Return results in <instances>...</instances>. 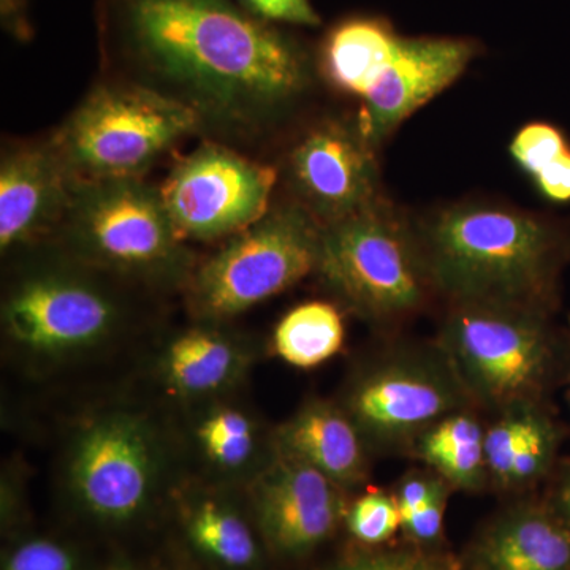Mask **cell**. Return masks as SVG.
Returning a JSON list of instances; mask_svg holds the SVG:
<instances>
[{
  "label": "cell",
  "mask_w": 570,
  "mask_h": 570,
  "mask_svg": "<svg viewBox=\"0 0 570 570\" xmlns=\"http://www.w3.org/2000/svg\"><path fill=\"white\" fill-rule=\"evenodd\" d=\"M195 135L200 137V126L181 105L111 77L94 86L48 137L77 181H105L145 178Z\"/></svg>",
  "instance_id": "cell-7"
},
{
  "label": "cell",
  "mask_w": 570,
  "mask_h": 570,
  "mask_svg": "<svg viewBox=\"0 0 570 570\" xmlns=\"http://www.w3.org/2000/svg\"><path fill=\"white\" fill-rule=\"evenodd\" d=\"M249 493L262 539L284 558L306 557L332 538L352 498L316 468L277 450Z\"/></svg>",
  "instance_id": "cell-14"
},
{
  "label": "cell",
  "mask_w": 570,
  "mask_h": 570,
  "mask_svg": "<svg viewBox=\"0 0 570 570\" xmlns=\"http://www.w3.org/2000/svg\"><path fill=\"white\" fill-rule=\"evenodd\" d=\"M110 570H129V569H124V568H115V569H110Z\"/></svg>",
  "instance_id": "cell-33"
},
{
  "label": "cell",
  "mask_w": 570,
  "mask_h": 570,
  "mask_svg": "<svg viewBox=\"0 0 570 570\" xmlns=\"http://www.w3.org/2000/svg\"><path fill=\"white\" fill-rule=\"evenodd\" d=\"M344 527L358 547L389 546L401 531L400 509L392 491L366 487L348 501Z\"/></svg>",
  "instance_id": "cell-25"
},
{
  "label": "cell",
  "mask_w": 570,
  "mask_h": 570,
  "mask_svg": "<svg viewBox=\"0 0 570 570\" xmlns=\"http://www.w3.org/2000/svg\"><path fill=\"white\" fill-rule=\"evenodd\" d=\"M510 154L546 200L570 204V141L560 127L527 124L510 142Z\"/></svg>",
  "instance_id": "cell-24"
},
{
  "label": "cell",
  "mask_w": 570,
  "mask_h": 570,
  "mask_svg": "<svg viewBox=\"0 0 570 570\" xmlns=\"http://www.w3.org/2000/svg\"><path fill=\"white\" fill-rule=\"evenodd\" d=\"M119 73L193 112L200 138L243 149L305 102L317 67L234 0H118Z\"/></svg>",
  "instance_id": "cell-1"
},
{
  "label": "cell",
  "mask_w": 570,
  "mask_h": 570,
  "mask_svg": "<svg viewBox=\"0 0 570 570\" xmlns=\"http://www.w3.org/2000/svg\"><path fill=\"white\" fill-rule=\"evenodd\" d=\"M540 497L551 509V512L570 528V455L561 456L546 485L540 490Z\"/></svg>",
  "instance_id": "cell-31"
},
{
  "label": "cell",
  "mask_w": 570,
  "mask_h": 570,
  "mask_svg": "<svg viewBox=\"0 0 570 570\" xmlns=\"http://www.w3.org/2000/svg\"><path fill=\"white\" fill-rule=\"evenodd\" d=\"M322 225L291 198L220 243L183 288L197 321L227 322L316 275Z\"/></svg>",
  "instance_id": "cell-9"
},
{
  "label": "cell",
  "mask_w": 570,
  "mask_h": 570,
  "mask_svg": "<svg viewBox=\"0 0 570 570\" xmlns=\"http://www.w3.org/2000/svg\"><path fill=\"white\" fill-rule=\"evenodd\" d=\"M316 276L336 305L396 335L442 305L417 220L387 197L337 223L322 225Z\"/></svg>",
  "instance_id": "cell-4"
},
{
  "label": "cell",
  "mask_w": 570,
  "mask_h": 570,
  "mask_svg": "<svg viewBox=\"0 0 570 570\" xmlns=\"http://www.w3.org/2000/svg\"><path fill=\"white\" fill-rule=\"evenodd\" d=\"M341 309L336 303L314 299L288 311L273 333L277 358L298 370H314L340 354L346 341Z\"/></svg>",
  "instance_id": "cell-23"
},
{
  "label": "cell",
  "mask_w": 570,
  "mask_h": 570,
  "mask_svg": "<svg viewBox=\"0 0 570 570\" xmlns=\"http://www.w3.org/2000/svg\"><path fill=\"white\" fill-rule=\"evenodd\" d=\"M442 306L480 303L558 316L570 220L491 202H460L417 219Z\"/></svg>",
  "instance_id": "cell-2"
},
{
  "label": "cell",
  "mask_w": 570,
  "mask_h": 570,
  "mask_svg": "<svg viewBox=\"0 0 570 570\" xmlns=\"http://www.w3.org/2000/svg\"><path fill=\"white\" fill-rule=\"evenodd\" d=\"M460 561L463 570H570V528L540 493L505 499Z\"/></svg>",
  "instance_id": "cell-17"
},
{
  "label": "cell",
  "mask_w": 570,
  "mask_h": 570,
  "mask_svg": "<svg viewBox=\"0 0 570 570\" xmlns=\"http://www.w3.org/2000/svg\"><path fill=\"white\" fill-rule=\"evenodd\" d=\"M238 3L255 18L269 24L287 22L307 28L321 24V17L309 0H238Z\"/></svg>",
  "instance_id": "cell-30"
},
{
  "label": "cell",
  "mask_w": 570,
  "mask_h": 570,
  "mask_svg": "<svg viewBox=\"0 0 570 570\" xmlns=\"http://www.w3.org/2000/svg\"><path fill=\"white\" fill-rule=\"evenodd\" d=\"M434 340L487 417L554 403L570 384V326L557 316L502 305L442 306Z\"/></svg>",
  "instance_id": "cell-3"
},
{
  "label": "cell",
  "mask_w": 570,
  "mask_h": 570,
  "mask_svg": "<svg viewBox=\"0 0 570 570\" xmlns=\"http://www.w3.org/2000/svg\"><path fill=\"white\" fill-rule=\"evenodd\" d=\"M376 151L355 118L318 119L277 165L279 181L321 225L337 223L385 197Z\"/></svg>",
  "instance_id": "cell-12"
},
{
  "label": "cell",
  "mask_w": 570,
  "mask_h": 570,
  "mask_svg": "<svg viewBox=\"0 0 570 570\" xmlns=\"http://www.w3.org/2000/svg\"><path fill=\"white\" fill-rule=\"evenodd\" d=\"M475 56L478 43L472 40L400 36L356 96L360 129L379 148L401 124L459 80Z\"/></svg>",
  "instance_id": "cell-13"
},
{
  "label": "cell",
  "mask_w": 570,
  "mask_h": 570,
  "mask_svg": "<svg viewBox=\"0 0 570 570\" xmlns=\"http://www.w3.org/2000/svg\"><path fill=\"white\" fill-rule=\"evenodd\" d=\"M390 491L400 509L401 520H404L425 508L428 502L444 491L455 490L433 469L420 464L419 468H411L404 472Z\"/></svg>",
  "instance_id": "cell-27"
},
{
  "label": "cell",
  "mask_w": 570,
  "mask_h": 570,
  "mask_svg": "<svg viewBox=\"0 0 570 570\" xmlns=\"http://www.w3.org/2000/svg\"><path fill=\"white\" fill-rule=\"evenodd\" d=\"M275 431L236 404L219 403L198 415L193 441L206 466L224 479L253 482L276 455Z\"/></svg>",
  "instance_id": "cell-20"
},
{
  "label": "cell",
  "mask_w": 570,
  "mask_h": 570,
  "mask_svg": "<svg viewBox=\"0 0 570 570\" xmlns=\"http://www.w3.org/2000/svg\"><path fill=\"white\" fill-rule=\"evenodd\" d=\"M568 325L570 326V314L568 316ZM564 397H566V403H568V407H569V414H570V384H569V387L564 390Z\"/></svg>",
  "instance_id": "cell-32"
},
{
  "label": "cell",
  "mask_w": 570,
  "mask_h": 570,
  "mask_svg": "<svg viewBox=\"0 0 570 570\" xmlns=\"http://www.w3.org/2000/svg\"><path fill=\"white\" fill-rule=\"evenodd\" d=\"M322 570H463V566L449 549H423L403 539L395 546L360 547Z\"/></svg>",
  "instance_id": "cell-26"
},
{
  "label": "cell",
  "mask_w": 570,
  "mask_h": 570,
  "mask_svg": "<svg viewBox=\"0 0 570 570\" xmlns=\"http://www.w3.org/2000/svg\"><path fill=\"white\" fill-rule=\"evenodd\" d=\"M51 245L115 279L154 287H186L197 265L159 186L145 178L78 181Z\"/></svg>",
  "instance_id": "cell-5"
},
{
  "label": "cell",
  "mask_w": 570,
  "mask_h": 570,
  "mask_svg": "<svg viewBox=\"0 0 570 570\" xmlns=\"http://www.w3.org/2000/svg\"><path fill=\"white\" fill-rule=\"evenodd\" d=\"M77 179L50 137L9 141L0 156V253L20 255L52 242Z\"/></svg>",
  "instance_id": "cell-15"
},
{
  "label": "cell",
  "mask_w": 570,
  "mask_h": 570,
  "mask_svg": "<svg viewBox=\"0 0 570 570\" xmlns=\"http://www.w3.org/2000/svg\"><path fill=\"white\" fill-rule=\"evenodd\" d=\"M183 508L184 530L198 553L227 569L257 564L261 551L253 528L223 494L194 491Z\"/></svg>",
  "instance_id": "cell-22"
},
{
  "label": "cell",
  "mask_w": 570,
  "mask_h": 570,
  "mask_svg": "<svg viewBox=\"0 0 570 570\" xmlns=\"http://www.w3.org/2000/svg\"><path fill=\"white\" fill-rule=\"evenodd\" d=\"M163 471L159 441L148 420L108 411L85 423L71 442L67 482L94 519L126 523L151 504Z\"/></svg>",
  "instance_id": "cell-11"
},
{
  "label": "cell",
  "mask_w": 570,
  "mask_h": 570,
  "mask_svg": "<svg viewBox=\"0 0 570 570\" xmlns=\"http://www.w3.org/2000/svg\"><path fill=\"white\" fill-rule=\"evenodd\" d=\"M487 425L489 417L478 407L461 409L423 433L409 459L433 469L455 493H489Z\"/></svg>",
  "instance_id": "cell-21"
},
{
  "label": "cell",
  "mask_w": 570,
  "mask_h": 570,
  "mask_svg": "<svg viewBox=\"0 0 570 570\" xmlns=\"http://www.w3.org/2000/svg\"><path fill=\"white\" fill-rule=\"evenodd\" d=\"M277 452L305 461L354 497L373 472V453L337 401L311 397L275 430Z\"/></svg>",
  "instance_id": "cell-18"
},
{
  "label": "cell",
  "mask_w": 570,
  "mask_h": 570,
  "mask_svg": "<svg viewBox=\"0 0 570 570\" xmlns=\"http://www.w3.org/2000/svg\"><path fill=\"white\" fill-rule=\"evenodd\" d=\"M384 336L356 363L336 401L374 459H409L431 426L478 406L434 337Z\"/></svg>",
  "instance_id": "cell-6"
},
{
  "label": "cell",
  "mask_w": 570,
  "mask_h": 570,
  "mask_svg": "<svg viewBox=\"0 0 570 570\" xmlns=\"http://www.w3.org/2000/svg\"><path fill=\"white\" fill-rule=\"evenodd\" d=\"M3 570H77L70 551L47 539L21 543L7 560Z\"/></svg>",
  "instance_id": "cell-29"
},
{
  "label": "cell",
  "mask_w": 570,
  "mask_h": 570,
  "mask_svg": "<svg viewBox=\"0 0 570 570\" xmlns=\"http://www.w3.org/2000/svg\"><path fill=\"white\" fill-rule=\"evenodd\" d=\"M455 491H444L414 515L401 520V534L406 542L423 549H448L445 546V512Z\"/></svg>",
  "instance_id": "cell-28"
},
{
  "label": "cell",
  "mask_w": 570,
  "mask_h": 570,
  "mask_svg": "<svg viewBox=\"0 0 570 570\" xmlns=\"http://www.w3.org/2000/svg\"><path fill=\"white\" fill-rule=\"evenodd\" d=\"M277 184V165L204 138L175 157L159 189L184 242L223 243L268 213Z\"/></svg>",
  "instance_id": "cell-10"
},
{
  "label": "cell",
  "mask_w": 570,
  "mask_h": 570,
  "mask_svg": "<svg viewBox=\"0 0 570 570\" xmlns=\"http://www.w3.org/2000/svg\"><path fill=\"white\" fill-rule=\"evenodd\" d=\"M29 262L7 285L2 330L10 346L41 360L86 354L108 343L127 321L111 279L58 246Z\"/></svg>",
  "instance_id": "cell-8"
},
{
  "label": "cell",
  "mask_w": 570,
  "mask_h": 570,
  "mask_svg": "<svg viewBox=\"0 0 570 570\" xmlns=\"http://www.w3.org/2000/svg\"><path fill=\"white\" fill-rule=\"evenodd\" d=\"M250 354L223 322L198 321L165 344L159 358L160 381L184 400L219 395L246 373Z\"/></svg>",
  "instance_id": "cell-19"
},
{
  "label": "cell",
  "mask_w": 570,
  "mask_h": 570,
  "mask_svg": "<svg viewBox=\"0 0 570 570\" xmlns=\"http://www.w3.org/2000/svg\"><path fill=\"white\" fill-rule=\"evenodd\" d=\"M570 426L557 404H524L489 419V491L504 499L540 493L561 459Z\"/></svg>",
  "instance_id": "cell-16"
}]
</instances>
